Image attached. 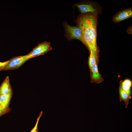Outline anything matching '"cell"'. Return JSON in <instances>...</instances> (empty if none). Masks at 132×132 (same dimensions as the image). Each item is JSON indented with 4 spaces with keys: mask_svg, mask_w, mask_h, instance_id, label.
Returning a JSON list of instances; mask_svg holds the SVG:
<instances>
[{
    "mask_svg": "<svg viewBox=\"0 0 132 132\" xmlns=\"http://www.w3.org/2000/svg\"><path fill=\"white\" fill-rule=\"evenodd\" d=\"M11 110L10 107L4 109L0 107V117L2 116L9 112Z\"/></svg>",
    "mask_w": 132,
    "mask_h": 132,
    "instance_id": "13",
    "label": "cell"
},
{
    "mask_svg": "<svg viewBox=\"0 0 132 132\" xmlns=\"http://www.w3.org/2000/svg\"><path fill=\"white\" fill-rule=\"evenodd\" d=\"M13 94V91H12L7 94L0 95V107L4 109L9 107Z\"/></svg>",
    "mask_w": 132,
    "mask_h": 132,
    "instance_id": "8",
    "label": "cell"
},
{
    "mask_svg": "<svg viewBox=\"0 0 132 132\" xmlns=\"http://www.w3.org/2000/svg\"><path fill=\"white\" fill-rule=\"evenodd\" d=\"M132 8L125 9L119 11L113 17L112 21L114 22L118 23L132 17Z\"/></svg>",
    "mask_w": 132,
    "mask_h": 132,
    "instance_id": "6",
    "label": "cell"
},
{
    "mask_svg": "<svg viewBox=\"0 0 132 132\" xmlns=\"http://www.w3.org/2000/svg\"><path fill=\"white\" fill-rule=\"evenodd\" d=\"M13 91L10 83L9 77L7 76L0 87V95L7 94Z\"/></svg>",
    "mask_w": 132,
    "mask_h": 132,
    "instance_id": "7",
    "label": "cell"
},
{
    "mask_svg": "<svg viewBox=\"0 0 132 132\" xmlns=\"http://www.w3.org/2000/svg\"><path fill=\"white\" fill-rule=\"evenodd\" d=\"M98 14L92 13L81 14L78 16L76 23L81 31L82 43L89 51L91 50L98 54L97 44Z\"/></svg>",
    "mask_w": 132,
    "mask_h": 132,
    "instance_id": "1",
    "label": "cell"
},
{
    "mask_svg": "<svg viewBox=\"0 0 132 132\" xmlns=\"http://www.w3.org/2000/svg\"><path fill=\"white\" fill-rule=\"evenodd\" d=\"M64 25L66 37L68 40H70L73 39H76L82 42L81 31L78 26H70L66 22H64Z\"/></svg>",
    "mask_w": 132,
    "mask_h": 132,
    "instance_id": "2",
    "label": "cell"
},
{
    "mask_svg": "<svg viewBox=\"0 0 132 132\" xmlns=\"http://www.w3.org/2000/svg\"><path fill=\"white\" fill-rule=\"evenodd\" d=\"M52 49L50 42H44L39 44L27 55L30 59L44 55Z\"/></svg>",
    "mask_w": 132,
    "mask_h": 132,
    "instance_id": "3",
    "label": "cell"
},
{
    "mask_svg": "<svg viewBox=\"0 0 132 132\" xmlns=\"http://www.w3.org/2000/svg\"><path fill=\"white\" fill-rule=\"evenodd\" d=\"M132 84V82L129 79H126L122 82L121 84L120 85L131 88Z\"/></svg>",
    "mask_w": 132,
    "mask_h": 132,
    "instance_id": "14",
    "label": "cell"
},
{
    "mask_svg": "<svg viewBox=\"0 0 132 132\" xmlns=\"http://www.w3.org/2000/svg\"><path fill=\"white\" fill-rule=\"evenodd\" d=\"M9 60L4 62H0V72L2 70H3L6 65L8 63Z\"/></svg>",
    "mask_w": 132,
    "mask_h": 132,
    "instance_id": "16",
    "label": "cell"
},
{
    "mask_svg": "<svg viewBox=\"0 0 132 132\" xmlns=\"http://www.w3.org/2000/svg\"><path fill=\"white\" fill-rule=\"evenodd\" d=\"M42 113L41 112L40 114L37 119V121L36 124L33 128L32 130L30 132H38V129L37 128V126L39 121L40 118L41 117Z\"/></svg>",
    "mask_w": 132,
    "mask_h": 132,
    "instance_id": "15",
    "label": "cell"
},
{
    "mask_svg": "<svg viewBox=\"0 0 132 132\" xmlns=\"http://www.w3.org/2000/svg\"><path fill=\"white\" fill-rule=\"evenodd\" d=\"M119 92L120 101L121 102L122 101H124L125 107L127 108L130 100L128 95L120 86L119 88Z\"/></svg>",
    "mask_w": 132,
    "mask_h": 132,
    "instance_id": "11",
    "label": "cell"
},
{
    "mask_svg": "<svg viewBox=\"0 0 132 132\" xmlns=\"http://www.w3.org/2000/svg\"><path fill=\"white\" fill-rule=\"evenodd\" d=\"M97 64V63L93 66L90 71L92 81L95 83H99L102 81L103 79L99 72Z\"/></svg>",
    "mask_w": 132,
    "mask_h": 132,
    "instance_id": "9",
    "label": "cell"
},
{
    "mask_svg": "<svg viewBox=\"0 0 132 132\" xmlns=\"http://www.w3.org/2000/svg\"><path fill=\"white\" fill-rule=\"evenodd\" d=\"M29 59L27 55L13 57L9 60V63L3 70L7 71L17 69Z\"/></svg>",
    "mask_w": 132,
    "mask_h": 132,
    "instance_id": "5",
    "label": "cell"
},
{
    "mask_svg": "<svg viewBox=\"0 0 132 132\" xmlns=\"http://www.w3.org/2000/svg\"><path fill=\"white\" fill-rule=\"evenodd\" d=\"M75 5L78 8L81 14L88 13L98 14L100 12V9L99 6L94 2H83L76 4Z\"/></svg>",
    "mask_w": 132,
    "mask_h": 132,
    "instance_id": "4",
    "label": "cell"
},
{
    "mask_svg": "<svg viewBox=\"0 0 132 132\" xmlns=\"http://www.w3.org/2000/svg\"><path fill=\"white\" fill-rule=\"evenodd\" d=\"M120 87L122 89L127 93L130 99L132 97V91L131 88L128 86L120 85Z\"/></svg>",
    "mask_w": 132,
    "mask_h": 132,
    "instance_id": "12",
    "label": "cell"
},
{
    "mask_svg": "<svg viewBox=\"0 0 132 132\" xmlns=\"http://www.w3.org/2000/svg\"><path fill=\"white\" fill-rule=\"evenodd\" d=\"M89 51L90 55L88 58V64L91 70L93 66L97 62L98 54L96 53L91 50Z\"/></svg>",
    "mask_w": 132,
    "mask_h": 132,
    "instance_id": "10",
    "label": "cell"
}]
</instances>
